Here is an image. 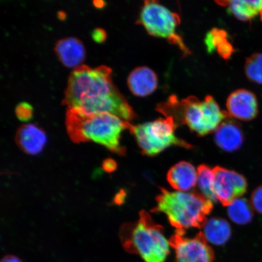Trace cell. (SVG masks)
Listing matches in <instances>:
<instances>
[{
	"label": "cell",
	"instance_id": "cell-17",
	"mask_svg": "<svg viewBox=\"0 0 262 262\" xmlns=\"http://www.w3.org/2000/svg\"><path fill=\"white\" fill-rule=\"evenodd\" d=\"M204 234L208 242L215 245H222L228 241L231 235L230 225L225 219L211 218L204 225Z\"/></svg>",
	"mask_w": 262,
	"mask_h": 262
},
{
	"label": "cell",
	"instance_id": "cell-19",
	"mask_svg": "<svg viewBox=\"0 0 262 262\" xmlns=\"http://www.w3.org/2000/svg\"><path fill=\"white\" fill-rule=\"evenodd\" d=\"M228 214L231 220L238 225L250 223L253 217V209L247 200L237 198L228 206Z\"/></svg>",
	"mask_w": 262,
	"mask_h": 262
},
{
	"label": "cell",
	"instance_id": "cell-14",
	"mask_svg": "<svg viewBox=\"0 0 262 262\" xmlns=\"http://www.w3.org/2000/svg\"><path fill=\"white\" fill-rule=\"evenodd\" d=\"M226 119L215 132V142L222 150L227 152L237 150L242 145L244 135L238 123L230 119Z\"/></svg>",
	"mask_w": 262,
	"mask_h": 262
},
{
	"label": "cell",
	"instance_id": "cell-25",
	"mask_svg": "<svg viewBox=\"0 0 262 262\" xmlns=\"http://www.w3.org/2000/svg\"><path fill=\"white\" fill-rule=\"evenodd\" d=\"M103 168L106 172H111L117 168V163L112 159H107L103 162Z\"/></svg>",
	"mask_w": 262,
	"mask_h": 262
},
{
	"label": "cell",
	"instance_id": "cell-12",
	"mask_svg": "<svg viewBox=\"0 0 262 262\" xmlns=\"http://www.w3.org/2000/svg\"><path fill=\"white\" fill-rule=\"evenodd\" d=\"M15 140L20 148L28 155L40 154L47 142L43 130L34 124L22 125L16 134Z\"/></svg>",
	"mask_w": 262,
	"mask_h": 262
},
{
	"label": "cell",
	"instance_id": "cell-8",
	"mask_svg": "<svg viewBox=\"0 0 262 262\" xmlns=\"http://www.w3.org/2000/svg\"><path fill=\"white\" fill-rule=\"evenodd\" d=\"M169 242L175 251L176 262L214 261V251L202 232L193 238L184 237L183 235L176 234Z\"/></svg>",
	"mask_w": 262,
	"mask_h": 262
},
{
	"label": "cell",
	"instance_id": "cell-5",
	"mask_svg": "<svg viewBox=\"0 0 262 262\" xmlns=\"http://www.w3.org/2000/svg\"><path fill=\"white\" fill-rule=\"evenodd\" d=\"M120 235L126 250L139 255L145 262H164L168 256L171 245L163 228L145 211H141L136 222L124 225Z\"/></svg>",
	"mask_w": 262,
	"mask_h": 262
},
{
	"label": "cell",
	"instance_id": "cell-26",
	"mask_svg": "<svg viewBox=\"0 0 262 262\" xmlns=\"http://www.w3.org/2000/svg\"><path fill=\"white\" fill-rule=\"evenodd\" d=\"M1 262H23V261L15 255H8L2 258Z\"/></svg>",
	"mask_w": 262,
	"mask_h": 262
},
{
	"label": "cell",
	"instance_id": "cell-9",
	"mask_svg": "<svg viewBox=\"0 0 262 262\" xmlns=\"http://www.w3.org/2000/svg\"><path fill=\"white\" fill-rule=\"evenodd\" d=\"M213 171L216 198L223 205L228 206L247 191V181L240 173L221 166H215Z\"/></svg>",
	"mask_w": 262,
	"mask_h": 262
},
{
	"label": "cell",
	"instance_id": "cell-13",
	"mask_svg": "<svg viewBox=\"0 0 262 262\" xmlns=\"http://www.w3.org/2000/svg\"><path fill=\"white\" fill-rule=\"evenodd\" d=\"M127 86L134 96L144 97L156 91L158 78L155 71L146 67L137 68L129 75Z\"/></svg>",
	"mask_w": 262,
	"mask_h": 262
},
{
	"label": "cell",
	"instance_id": "cell-28",
	"mask_svg": "<svg viewBox=\"0 0 262 262\" xmlns=\"http://www.w3.org/2000/svg\"><path fill=\"white\" fill-rule=\"evenodd\" d=\"M94 6H96V7L98 8H103V6H104V2H100V1L95 2H94Z\"/></svg>",
	"mask_w": 262,
	"mask_h": 262
},
{
	"label": "cell",
	"instance_id": "cell-3",
	"mask_svg": "<svg viewBox=\"0 0 262 262\" xmlns=\"http://www.w3.org/2000/svg\"><path fill=\"white\" fill-rule=\"evenodd\" d=\"M157 110L166 117H172L178 126L186 124L200 136L215 131L224 120L231 117L227 112L221 110L210 96L204 100L189 97L179 101L176 97H171L166 102L160 104Z\"/></svg>",
	"mask_w": 262,
	"mask_h": 262
},
{
	"label": "cell",
	"instance_id": "cell-16",
	"mask_svg": "<svg viewBox=\"0 0 262 262\" xmlns=\"http://www.w3.org/2000/svg\"><path fill=\"white\" fill-rule=\"evenodd\" d=\"M217 3L227 6L229 11L241 20H251L258 15L262 17V0H233Z\"/></svg>",
	"mask_w": 262,
	"mask_h": 262
},
{
	"label": "cell",
	"instance_id": "cell-1",
	"mask_svg": "<svg viewBox=\"0 0 262 262\" xmlns=\"http://www.w3.org/2000/svg\"><path fill=\"white\" fill-rule=\"evenodd\" d=\"M62 103L85 114L110 113L129 122L136 117L126 98L115 86L112 70L106 66L81 65L74 69L69 77Z\"/></svg>",
	"mask_w": 262,
	"mask_h": 262
},
{
	"label": "cell",
	"instance_id": "cell-15",
	"mask_svg": "<svg viewBox=\"0 0 262 262\" xmlns=\"http://www.w3.org/2000/svg\"><path fill=\"white\" fill-rule=\"evenodd\" d=\"M198 174L194 166L187 162H180L172 167L167 180L173 189L180 192L189 191L196 184Z\"/></svg>",
	"mask_w": 262,
	"mask_h": 262
},
{
	"label": "cell",
	"instance_id": "cell-2",
	"mask_svg": "<svg viewBox=\"0 0 262 262\" xmlns=\"http://www.w3.org/2000/svg\"><path fill=\"white\" fill-rule=\"evenodd\" d=\"M130 123L110 113L85 114L73 108H67L66 125L74 142H93L119 155L125 149L120 141L124 130Z\"/></svg>",
	"mask_w": 262,
	"mask_h": 262
},
{
	"label": "cell",
	"instance_id": "cell-18",
	"mask_svg": "<svg viewBox=\"0 0 262 262\" xmlns=\"http://www.w3.org/2000/svg\"><path fill=\"white\" fill-rule=\"evenodd\" d=\"M205 43L209 52L217 49L222 57L228 58L233 52V47L228 41L227 35L224 31L213 29L205 38Z\"/></svg>",
	"mask_w": 262,
	"mask_h": 262
},
{
	"label": "cell",
	"instance_id": "cell-4",
	"mask_svg": "<svg viewBox=\"0 0 262 262\" xmlns=\"http://www.w3.org/2000/svg\"><path fill=\"white\" fill-rule=\"evenodd\" d=\"M156 202L152 212L165 214L180 235H184L189 228H202L213 208V202L201 193L172 192L163 188Z\"/></svg>",
	"mask_w": 262,
	"mask_h": 262
},
{
	"label": "cell",
	"instance_id": "cell-20",
	"mask_svg": "<svg viewBox=\"0 0 262 262\" xmlns=\"http://www.w3.org/2000/svg\"><path fill=\"white\" fill-rule=\"evenodd\" d=\"M198 174V182L201 194L213 203L217 202L214 190L215 176L213 169L207 165H200Z\"/></svg>",
	"mask_w": 262,
	"mask_h": 262
},
{
	"label": "cell",
	"instance_id": "cell-11",
	"mask_svg": "<svg viewBox=\"0 0 262 262\" xmlns=\"http://www.w3.org/2000/svg\"><path fill=\"white\" fill-rule=\"evenodd\" d=\"M54 51L64 67L74 70L82 65L86 55L83 42L75 37H67L58 40Z\"/></svg>",
	"mask_w": 262,
	"mask_h": 262
},
{
	"label": "cell",
	"instance_id": "cell-24",
	"mask_svg": "<svg viewBox=\"0 0 262 262\" xmlns=\"http://www.w3.org/2000/svg\"><path fill=\"white\" fill-rule=\"evenodd\" d=\"M92 38H93L94 41L98 42V43H101V42L106 40L107 38L106 32L102 29H94L92 32Z\"/></svg>",
	"mask_w": 262,
	"mask_h": 262
},
{
	"label": "cell",
	"instance_id": "cell-27",
	"mask_svg": "<svg viewBox=\"0 0 262 262\" xmlns=\"http://www.w3.org/2000/svg\"><path fill=\"white\" fill-rule=\"evenodd\" d=\"M123 195L124 194H122V191H121L116 195V198L115 199V201H116V203H120V204H121L124 199Z\"/></svg>",
	"mask_w": 262,
	"mask_h": 262
},
{
	"label": "cell",
	"instance_id": "cell-6",
	"mask_svg": "<svg viewBox=\"0 0 262 262\" xmlns=\"http://www.w3.org/2000/svg\"><path fill=\"white\" fill-rule=\"evenodd\" d=\"M177 127L172 118L168 117L136 125L130 124L129 130L143 155L155 156L172 146L192 148V145L176 136Z\"/></svg>",
	"mask_w": 262,
	"mask_h": 262
},
{
	"label": "cell",
	"instance_id": "cell-23",
	"mask_svg": "<svg viewBox=\"0 0 262 262\" xmlns=\"http://www.w3.org/2000/svg\"><path fill=\"white\" fill-rule=\"evenodd\" d=\"M251 203L255 210L262 214V186L253 192L251 196Z\"/></svg>",
	"mask_w": 262,
	"mask_h": 262
},
{
	"label": "cell",
	"instance_id": "cell-7",
	"mask_svg": "<svg viewBox=\"0 0 262 262\" xmlns=\"http://www.w3.org/2000/svg\"><path fill=\"white\" fill-rule=\"evenodd\" d=\"M139 24L154 37L166 39L176 45L185 56L191 54L177 28L180 24V18L165 6L156 1H146L141 9Z\"/></svg>",
	"mask_w": 262,
	"mask_h": 262
},
{
	"label": "cell",
	"instance_id": "cell-10",
	"mask_svg": "<svg viewBox=\"0 0 262 262\" xmlns=\"http://www.w3.org/2000/svg\"><path fill=\"white\" fill-rule=\"evenodd\" d=\"M227 108L231 117L244 121L253 120L258 113L257 98L248 90L234 91L228 98Z\"/></svg>",
	"mask_w": 262,
	"mask_h": 262
},
{
	"label": "cell",
	"instance_id": "cell-21",
	"mask_svg": "<svg viewBox=\"0 0 262 262\" xmlns=\"http://www.w3.org/2000/svg\"><path fill=\"white\" fill-rule=\"evenodd\" d=\"M245 72L249 80L262 84V54H254L247 59Z\"/></svg>",
	"mask_w": 262,
	"mask_h": 262
},
{
	"label": "cell",
	"instance_id": "cell-22",
	"mask_svg": "<svg viewBox=\"0 0 262 262\" xmlns=\"http://www.w3.org/2000/svg\"><path fill=\"white\" fill-rule=\"evenodd\" d=\"M15 115L22 122H28L31 120L34 110L30 104L27 102L19 103L15 107Z\"/></svg>",
	"mask_w": 262,
	"mask_h": 262
}]
</instances>
